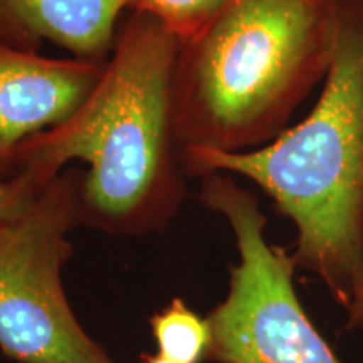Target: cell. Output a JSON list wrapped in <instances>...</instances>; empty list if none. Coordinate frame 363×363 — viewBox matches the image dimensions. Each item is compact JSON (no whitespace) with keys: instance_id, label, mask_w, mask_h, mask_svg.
<instances>
[{"instance_id":"cell-1","label":"cell","mask_w":363,"mask_h":363,"mask_svg":"<svg viewBox=\"0 0 363 363\" xmlns=\"http://www.w3.org/2000/svg\"><path fill=\"white\" fill-rule=\"evenodd\" d=\"M179 38L128 11L89 96L66 121L22 145L13 177L35 192L72 160L81 174V224L116 235L165 229L185 201L172 78Z\"/></svg>"},{"instance_id":"cell-2","label":"cell","mask_w":363,"mask_h":363,"mask_svg":"<svg viewBox=\"0 0 363 363\" xmlns=\"http://www.w3.org/2000/svg\"><path fill=\"white\" fill-rule=\"evenodd\" d=\"M187 177L240 175L296 227L294 264L338 303L347 328H363V0H340L338 44L305 120L259 148L192 150Z\"/></svg>"},{"instance_id":"cell-3","label":"cell","mask_w":363,"mask_h":363,"mask_svg":"<svg viewBox=\"0 0 363 363\" xmlns=\"http://www.w3.org/2000/svg\"><path fill=\"white\" fill-rule=\"evenodd\" d=\"M340 0H222L179 39L172 101L182 155L269 143L323 84L338 44Z\"/></svg>"},{"instance_id":"cell-4","label":"cell","mask_w":363,"mask_h":363,"mask_svg":"<svg viewBox=\"0 0 363 363\" xmlns=\"http://www.w3.org/2000/svg\"><path fill=\"white\" fill-rule=\"evenodd\" d=\"M202 206L224 217L239 261L229 291L207 316V360L216 363H343L299 301L293 257L266 239V216L234 175L201 177Z\"/></svg>"},{"instance_id":"cell-5","label":"cell","mask_w":363,"mask_h":363,"mask_svg":"<svg viewBox=\"0 0 363 363\" xmlns=\"http://www.w3.org/2000/svg\"><path fill=\"white\" fill-rule=\"evenodd\" d=\"M81 170H62L0 238V350L19 363H115L67 301L62 269L81 224Z\"/></svg>"},{"instance_id":"cell-6","label":"cell","mask_w":363,"mask_h":363,"mask_svg":"<svg viewBox=\"0 0 363 363\" xmlns=\"http://www.w3.org/2000/svg\"><path fill=\"white\" fill-rule=\"evenodd\" d=\"M103 66L0 43V182L13 177L17 153L27 140L66 121L84 103Z\"/></svg>"},{"instance_id":"cell-7","label":"cell","mask_w":363,"mask_h":363,"mask_svg":"<svg viewBox=\"0 0 363 363\" xmlns=\"http://www.w3.org/2000/svg\"><path fill=\"white\" fill-rule=\"evenodd\" d=\"M126 0H0V43L39 52L49 43L71 57L106 62Z\"/></svg>"},{"instance_id":"cell-8","label":"cell","mask_w":363,"mask_h":363,"mask_svg":"<svg viewBox=\"0 0 363 363\" xmlns=\"http://www.w3.org/2000/svg\"><path fill=\"white\" fill-rule=\"evenodd\" d=\"M150 323L160 357L172 363H201L206 358L211 342L207 318L190 310L184 299H172Z\"/></svg>"},{"instance_id":"cell-9","label":"cell","mask_w":363,"mask_h":363,"mask_svg":"<svg viewBox=\"0 0 363 363\" xmlns=\"http://www.w3.org/2000/svg\"><path fill=\"white\" fill-rule=\"evenodd\" d=\"M130 11L153 16L179 39L199 30L217 11L222 0H126Z\"/></svg>"},{"instance_id":"cell-10","label":"cell","mask_w":363,"mask_h":363,"mask_svg":"<svg viewBox=\"0 0 363 363\" xmlns=\"http://www.w3.org/2000/svg\"><path fill=\"white\" fill-rule=\"evenodd\" d=\"M35 195L38 194L26 182L16 177L0 182V224L19 219Z\"/></svg>"},{"instance_id":"cell-11","label":"cell","mask_w":363,"mask_h":363,"mask_svg":"<svg viewBox=\"0 0 363 363\" xmlns=\"http://www.w3.org/2000/svg\"><path fill=\"white\" fill-rule=\"evenodd\" d=\"M142 363H172L170 360H167V358H163L158 355V353H155V355H147L143 357Z\"/></svg>"},{"instance_id":"cell-12","label":"cell","mask_w":363,"mask_h":363,"mask_svg":"<svg viewBox=\"0 0 363 363\" xmlns=\"http://www.w3.org/2000/svg\"><path fill=\"white\" fill-rule=\"evenodd\" d=\"M9 224H11V222H9ZM6 225H7V224H0V238H2L4 230H6Z\"/></svg>"}]
</instances>
